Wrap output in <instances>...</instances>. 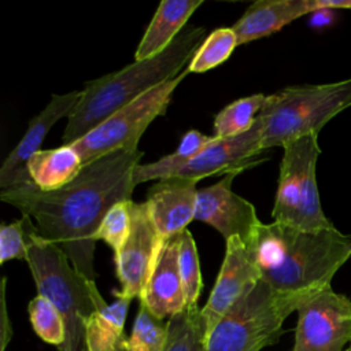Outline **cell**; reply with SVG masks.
<instances>
[{"instance_id": "7402d4cb", "label": "cell", "mask_w": 351, "mask_h": 351, "mask_svg": "<svg viewBox=\"0 0 351 351\" xmlns=\"http://www.w3.org/2000/svg\"><path fill=\"white\" fill-rule=\"evenodd\" d=\"M207 326L199 306L185 307L167 319L163 351H207Z\"/></svg>"}, {"instance_id": "d4e9b609", "label": "cell", "mask_w": 351, "mask_h": 351, "mask_svg": "<svg viewBox=\"0 0 351 351\" xmlns=\"http://www.w3.org/2000/svg\"><path fill=\"white\" fill-rule=\"evenodd\" d=\"M178 265L185 295V307L197 306L203 281L197 248L188 229L182 230L178 236Z\"/></svg>"}, {"instance_id": "484cf974", "label": "cell", "mask_w": 351, "mask_h": 351, "mask_svg": "<svg viewBox=\"0 0 351 351\" xmlns=\"http://www.w3.org/2000/svg\"><path fill=\"white\" fill-rule=\"evenodd\" d=\"M166 337L167 321L155 317L140 303L132 333L128 337L126 351H163Z\"/></svg>"}, {"instance_id": "f546056e", "label": "cell", "mask_w": 351, "mask_h": 351, "mask_svg": "<svg viewBox=\"0 0 351 351\" xmlns=\"http://www.w3.org/2000/svg\"><path fill=\"white\" fill-rule=\"evenodd\" d=\"M5 282H7V278L3 277L1 280V351L5 350L12 332L8 314H7V304H5Z\"/></svg>"}, {"instance_id": "9c48e42d", "label": "cell", "mask_w": 351, "mask_h": 351, "mask_svg": "<svg viewBox=\"0 0 351 351\" xmlns=\"http://www.w3.org/2000/svg\"><path fill=\"white\" fill-rule=\"evenodd\" d=\"M296 313L292 351H344L351 344V300L330 285L308 296Z\"/></svg>"}, {"instance_id": "7a4b0ae2", "label": "cell", "mask_w": 351, "mask_h": 351, "mask_svg": "<svg viewBox=\"0 0 351 351\" xmlns=\"http://www.w3.org/2000/svg\"><path fill=\"white\" fill-rule=\"evenodd\" d=\"M261 277L274 291L308 298L330 285L351 258V239L333 229L303 230L287 223H263L254 243Z\"/></svg>"}, {"instance_id": "83f0119b", "label": "cell", "mask_w": 351, "mask_h": 351, "mask_svg": "<svg viewBox=\"0 0 351 351\" xmlns=\"http://www.w3.org/2000/svg\"><path fill=\"white\" fill-rule=\"evenodd\" d=\"M132 200H125L114 204L103 221L100 222L93 239L95 241H104L114 251V255L121 251L126 240L129 239L132 229Z\"/></svg>"}, {"instance_id": "f1b7e54d", "label": "cell", "mask_w": 351, "mask_h": 351, "mask_svg": "<svg viewBox=\"0 0 351 351\" xmlns=\"http://www.w3.org/2000/svg\"><path fill=\"white\" fill-rule=\"evenodd\" d=\"M32 219L27 215H22L21 219L0 225V263H5L11 259L27 258V234L32 225Z\"/></svg>"}, {"instance_id": "ffe728a7", "label": "cell", "mask_w": 351, "mask_h": 351, "mask_svg": "<svg viewBox=\"0 0 351 351\" xmlns=\"http://www.w3.org/2000/svg\"><path fill=\"white\" fill-rule=\"evenodd\" d=\"M104 308L93 313L85 324L88 351H126L128 339L123 332L132 299L118 296Z\"/></svg>"}, {"instance_id": "3957f363", "label": "cell", "mask_w": 351, "mask_h": 351, "mask_svg": "<svg viewBox=\"0 0 351 351\" xmlns=\"http://www.w3.org/2000/svg\"><path fill=\"white\" fill-rule=\"evenodd\" d=\"M207 36L204 27L185 26L160 53L134 60L118 71L86 82L82 97L67 118L62 136L63 145L73 144L118 110L177 77Z\"/></svg>"}, {"instance_id": "52a82bcc", "label": "cell", "mask_w": 351, "mask_h": 351, "mask_svg": "<svg viewBox=\"0 0 351 351\" xmlns=\"http://www.w3.org/2000/svg\"><path fill=\"white\" fill-rule=\"evenodd\" d=\"M282 148L273 221L303 230L333 229L335 225L322 211L317 186L315 167L321 154L318 134L300 137Z\"/></svg>"}, {"instance_id": "ba28073f", "label": "cell", "mask_w": 351, "mask_h": 351, "mask_svg": "<svg viewBox=\"0 0 351 351\" xmlns=\"http://www.w3.org/2000/svg\"><path fill=\"white\" fill-rule=\"evenodd\" d=\"M188 74L185 67L177 77L148 90L70 144L80 154L82 163L88 165L117 149H137L148 125L166 112L176 88Z\"/></svg>"}, {"instance_id": "e0dca14e", "label": "cell", "mask_w": 351, "mask_h": 351, "mask_svg": "<svg viewBox=\"0 0 351 351\" xmlns=\"http://www.w3.org/2000/svg\"><path fill=\"white\" fill-rule=\"evenodd\" d=\"M313 11H324L322 0H258L234 22L237 45L267 37L295 19Z\"/></svg>"}, {"instance_id": "5bb4252c", "label": "cell", "mask_w": 351, "mask_h": 351, "mask_svg": "<svg viewBox=\"0 0 351 351\" xmlns=\"http://www.w3.org/2000/svg\"><path fill=\"white\" fill-rule=\"evenodd\" d=\"M81 97L82 90H71L63 95H53L44 110H41L29 121V126L25 134L15 145V148L7 155L0 167L1 191L32 182L27 171L29 159L40 151V145L51 128L59 119L70 117Z\"/></svg>"}, {"instance_id": "8fae6325", "label": "cell", "mask_w": 351, "mask_h": 351, "mask_svg": "<svg viewBox=\"0 0 351 351\" xmlns=\"http://www.w3.org/2000/svg\"><path fill=\"white\" fill-rule=\"evenodd\" d=\"M234 177L236 174H228L217 184L197 191L195 219L217 229L225 240L237 236L254 245L263 222L254 204L233 192Z\"/></svg>"}, {"instance_id": "277c9868", "label": "cell", "mask_w": 351, "mask_h": 351, "mask_svg": "<svg viewBox=\"0 0 351 351\" xmlns=\"http://www.w3.org/2000/svg\"><path fill=\"white\" fill-rule=\"evenodd\" d=\"M26 263L38 295L51 300L63 318L66 340L58 350L88 351L85 324L93 313L107 306L96 282L80 274L62 247L43 239L33 223L27 234Z\"/></svg>"}, {"instance_id": "ac0fdd59", "label": "cell", "mask_w": 351, "mask_h": 351, "mask_svg": "<svg viewBox=\"0 0 351 351\" xmlns=\"http://www.w3.org/2000/svg\"><path fill=\"white\" fill-rule=\"evenodd\" d=\"M202 4L203 0H162L136 49V60H144L165 51Z\"/></svg>"}, {"instance_id": "4316f807", "label": "cell", "mask_w": 351, "mask_h": 351, "mask_svg": "<svg viewBox=\"0 0 351 351\" xmlns=\"http://www.w3.org/2000/svg\"><path fill=\"white\" fill-rule=\"evenodd\" d=\"M30 324L41 340L58 348L66 340V328L58 308L47 298L37 295L27 307Z\"/></svg>"}, {"instance_id": "4dcf8cb0", "label": "cell", "mask_w": 351, "mask_h": 351, "mask_svg": "<svg viewBox=\"0 0 351 351\" xmlns=\"http://www.w3.org/2000/svg\"><path fill=\"white\" fill-rule=\"evenodd\" d=\"M344 351H351V346H350V347H348V348H346V350H344Z\"/></svg>"}, {"instance_id": "5b68a950", "label": "cell", "mask_w": 351, "mask_h": 351, "mask_svg": "<svg viewBox=\"0 0 351 351\" xmlns=\"http://www.w3.org/2000/svg\"><path fill=\"white\" fill-rule=\"evenodd\" d=\"M351 107V78L318 85L288 86L266 96L256 119L263 149L318 132L339 112Z\"/></svg>"}, {"instance_id": "7c38bea8", "label": "cell", "mask_w": 351, "mask_h": 351, "mask_svg": "<svg viewBox=\"0 0 351 351\" xmlns=\"http://www.w3.org/2000/svg\"><path fill=\"white\" fill-rule=\"evenodd\" d=\"M261 277L255 247L245 244L240 237L226 240V251L211 295L202 308L207 333L214 329L226 311L248 291Z\"/></svg>"}, {"instance_id": "d6986e66", "label": "cell", "mask_w": 351, "mask_h": 351, "mask_svg": "<svg viewBox=\"0 0 351 351\" xmlns=\"http://www.w3.org/2000/svg\"><path fill=\"white\" fill-rule=\"evenodd\" d=\"M84 163L73 145H60L52 149H40L27 163L32 182L44 192L63 188L82 170Z\"/></svg>"}, {"instance_id": "30bf717a", "label": "cell", "mask_w": 351, "mask_h": 351, "mask_svg": "<svg viewBox=\"0 0 351 351\" xmlns=\"http://www.w3.org/2000/svg\"><path fill=\"white\" fill-rule=\"evenodd\" d=\"M130 211L129 239L114 255L117 277L121 284V291L114 293L133 299L141 296L163 243L156 233L145 202L136 203L132 200Z\"/></svg>"}, {"instance_id": "2e32d148", "label": "cell", "mask_w": 351, "mask_h": 351, "mask_svg": "<svg viewBox=\"0 0 351 351\" xmlns=\"http://www.w3.org/2000/svg\"><path fill=\"white\" fill-rule=\"evenodd\" d=\"M178 236L163 243L140 296V303L160 319L170 318L185 308L178 265Z\"/></svg>"}, {"instance_id": "44dd1931", "label": "cell", "mask_w": 351, "mask_h": 351, "mask_svg": "<svg viewBox=\"0 0 351 351\" xmlns=\"http://www.w3.org/2000/svg\"><path fill=\"white\" fill-rule=\"evenodd\" d=\"M213 137L214 136L203 134L202 132L195 129L186 132L182 136L178 148L173 154L166 155L152 163L137 165L133 174L136 186L141 182L155 180L158 181L176 176L181 169L185 167V165L196 158L211 143Z\"/></svg>"}, {"instance_id": "4fadbf2b", "label": "cell", "mask_w": 351, "mask_h": 351, "mask_svg": "<svg viewBox=\"0 0 351 351\" xmlns=\"http://www.w3.org/2000/svg\"><path fill=\"white\" fill-rule=\"evenodd\" d=\"M263 151L261 125L256 119L248 132L239 136L225 138L214 136L211 143L176 176L196 181L213 176H237L263 162L265 158L261 156Z\"/></svg>"}, {"instance_id": "9a60e30c", "label": "cell", "mask_w": 351, "mask_h": 351, "mask_svg": "<svg viewBox=\"0 0 351 351\" xmlns=\"http://www.w3.org/2000/svg\"><path fill=\"white\" fill-rule=\"evenodd\" d=\"M197 181L180 176L158 180L147 192V208L162 243L195 219Z\"/></svg>"}, {"instance_id": "6da1fadb", "label": "cell", "mask_w": 351, "mask_h": 351, "mask_svg": "<svg viewBox=\"0 0 351 351\" xmlns=\"http://www.w3.org/2000/svg\"><path fill=\"white\" fill-rule=\"evenodd\" d=\"M143 155L138 148L117 149L84 165L60 189L44 192L29 182L0 191V200L34 219L38 234L59 244L74 269L95 281L93 236L114 204L132 200L133 174Z\"/></svg>"}, {"instance_id": "603a6c76", "label": "cell", "mask_w": 351, "mask_h": 351, "mask_svg": "<svg viewBox=\"0 0 351 351\" xmlns=\"http://www.w3.org/2000/svg\"><path fill=\"white\" fill-rule=\"evenodd\" d=\"M266 101V95L256 93L234 100L222 108L214 119L215 137L225 138L248 132Z\"/></svg>"}, {"instance_id": "cb8c5ba5", "label": "cell", "mask_w": 351, "mask_h": 351, "mask_svg": "<svg viewBox=\"0 0 351 351\" xmlns=\"http://www.w3.org/2000/svg\"><path fill=\"white\" fill-rule=\"evenodd\" d=\"M237 45V38L232 27L213 30L195 52L188 64L189 73H204L223 63Z\"/></svg>"}, {"instance_id": "8992f818", "label": "cell", "mask_w": 351, "mask_h": 351, "mask_svg": "<svg viewBox=\"0 0 351 351\" xmlns=\"http://www.w3.org/2000/svg\"><path fill=\"white\" fill-rule=\"evenodd\" d=\"M306 299L280 293L259 280L210 332L207 351H261L276 344L284 321Z\"/></svg>"}]
</instances>
